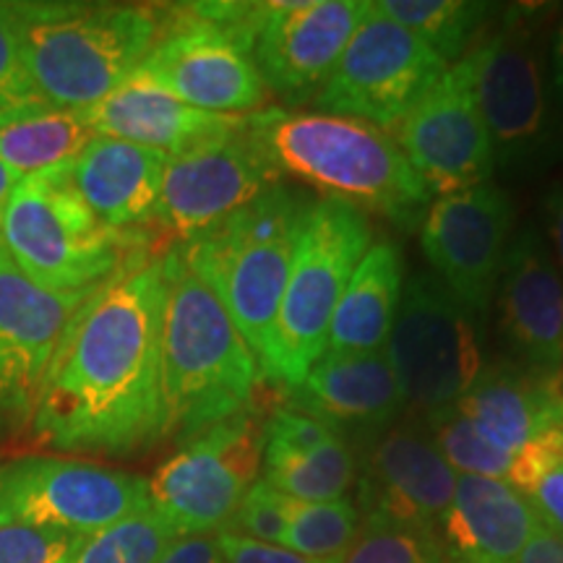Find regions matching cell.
<instances>
[{"mask_svg":"<svg viewBox=\"0 0 563 563\" xmlns=\"http://www.w3.org/2000/svg\"><path fill=\"white\" fill-rule=\"evenodd\" d=\"M165 264H125L70 316L34 415V439L131 456L162 441Z\"/></svg>","mask_w":563,"mask_h":563,"instance_id":"1","label":"cell"},{"mask_svg":"<svg viewBox=\"0 0 563 563\" xmlns=\"http://www.w3.org/2000/svg\"><path fill=\"white\" fill-rule=\"evenodd\" d=\"M245 131L277 175H292L327 201L373 211L402 230L422 224L431 191L389 133L355 118L282 108L245 115Z\"/></svg>","mask_w":563,"mask_h":563,"instance_id":"2","label":"cell"},{"mask_svg":"<svg viewBox=\"0 0 563 563\" xmlns=\"http://www.w3.org/2000/svg\"><path fill=\"white\" fill-rule=\"evenodd\" d=\"M165 264L162 311V439L188 443L249 410L262 368L230 313L175 249Z\"/></svg>","mask_w":563,"mask_h":563,"instance_id":"3","label":"cell"},{"mask_svg":"<svg viewBox=\"0 0 563 563\" xmlns=\"http://www.w3.org/2000/svg\"><path fill=\"white\" fill-rule=\"evenodd\" d=\"M34 84L53 108L87 110L136 74L162 37L136 5L0 3Z\"/></svg>","mask_w":563,"mask_h":563,"instance_id":"4","label":"cell"},{"mask_svg":"<svg viewBox=\"0 0 563 563\" xmlns=\"http://www.w3.org/2000/svg\"><path fill=\"white\" fill-rule=\"evenodd\" d=\"M308 207L306 196L277 183L222 228L178 249L188 269L230 313L269 382L274 321Z\"/></svg>","mask_w":563,"mask_h":563,"instance_id":"5","label":"cell"},{"mask_svg":"<svg viewBox=\"0 0 563 563\" xmlns=\"http://www.w3.org/2000/svg\"><path fill=\"white\" fill-rule=\"evenodd\" d=\"M462 60L496 170L511 180H530L563 162V118L530 16L509 13Z\"/></svg>","mask_w":563,"mask_h":563,"instance_id":"6","label":"cell"},{"mask_svg":"<svg viewBox=\"0 0 563 563\" xmlns=\"http://www.w3.org/2000/svg\"><path fill=\"white\" fill-rule=\"evenodd\" d=\"M0 238L5 256L40 287L58 295H91L129 264V245L136 235L97 220L63 165L16 183Z\"/></svg>","mask_w":563,"mask_h":563,"instance_id":"7","label":"cell"},{"mask_svg":"<svg viewBox=\"0 0 563 563\" xmlns=\"http://www.w3.org/2000/svg\"><path fill=\"white\" fill-rule=\"evenodd\" d=\"M371 241V222L361 209L311 201L274 321L272 382L292 389L321 361L332 316Z\"/></svg>","mask_w":563,"mask_h":563,"instance_id":"8","label":"cell"},{"mask_svg":"<svg viewBox=\"0 0 563 563\" xmlns=\"http://www.w3.org/2000/svg\"><path fill=\"white\" fill-rule=\"evenodd\" d=\"M477 319L435 274L405 282L397 319L384 344L405 410L420 420L456 407L485 368Z\"/></svg>","mask_w":563,"mask_h":563,"instance_id":"9","label":"cell"},{"mask_svg":"<svg viewBox=\"0 0 563 563\" xmlns=\"http://www.w3.org/2000/svg\"><path fill=\"white\" fill-rule=\"evenodd\" d=\"M264 422L243 410L183 443L150 477V504L180 534H220L258 481Z\"/></svg>","mask_w":563,"mask_h":563,"instance_id":"10","label":"cell"},{"mask_svg":"<svg viewBox=\"0 0 563 563\" xmlns=\"http://www.w3.org/2000/svg\"><path fill=\"white\" fill-rule=\"evenodd\" d=\"M150 506V481L63 456H19L0 464V525L81 538Z\"/></svg>","mask_w":563,"mask_h":563,"instance_id":"11","label":"cell"},{"mask_svg":"<svg viewBox=\"0 0 563 563\" xmlns=\"http://www.w3.org/2000/svg\"><path fill=\"white\" fill-rule=\"evenodd\" d=\"M446 68L449 63L418 34L371 3L329 81L316 95V108L394 131Z\"/></svg>","mask_w":563,"mask_h":563,"instance_id":"12","label":"cell"},{"mask_svg":"<svg viewBox=\"0 0 563 563\" xmlns=\"http://www.w3.org/2000/svg\"><path fill=\"white\" fill-rule=\"evenodd\" d=\"M277 183V170L243 125L220 141L167 157L154 222L188 245L222 228Z\"/></svg>","mask_w":563,"mask_h":563,"instance_id":"13","label":"cell"},{"mask_svg":"<svg viewBox=\"0 0 563 563\" xmlns=\"http://www.w3.org/2000/svg\"><path fill=\"white\" fill-rule=\"evenodd\" d=\"M517 207L496 183L439 196L420 228V249L443 285L475 316H485L501 279Z\"/></svg>","mask_w":563,"mask_h":563,"instance_id":"14","label":"cell"},{"mask_svg":"<svg viewBox=\"0 0 563 563\" xmlns=\"http://www.w3.org/2000/svg\"><path fill=\"white\" fill-rule=\"evenodd\" d=\"M368 11L371 0L256 3L245 53L266 89L287 100L319 95Z\"/></svg>","mask_w":563,"mask_h":563,"instance_id":"15","label":"cell"},{"mask_svg":"<svg viewBox=\"0 0 563 563\" xmlns=\"http://www.w3.org/2000/svg\"><path fill=\"white\" fill-rule=\"evenodd\" d=\"M391 136L435 196L467 191L488 183L496 173L490 139L464 60L443 70L439 81L394 125Z\"/></svg>","mask_w":563,"mask_h":563,"instance_id":"16","label":"cell"},{"mask_svg":"<svg viewBox=\"0 0 563 563\" xmlns=\"http://www.w3.org/2000/svg\"><path fill=\"white\" fill-rule=\"evenodd\" d=\"M89 295H58L0 253V433L32 428L70 316Z\"/></svg>","mask_w":563,"mask_h":563,"instance_id":"17","label":"cell"},{"mask_svg":"<svg viewBox=\"0 0 563 563\" xmlns=\"http://www.w3.org/2000/svg\"><path fill=\"white\" fill-rule=\"evenodd\" d=\"M136 74L180 102L217 115L258 112L269 95L251 55L191 11L183 13L178 26L162 32Z\"/></svg>","mask_w":563,"mask_h":563,"instance_id":"18","label":"cell"},{"mask_svg":"<svg viewBox=\"0 0 563 563\" xmlns=\"http://www.w3.org/2000/svg\"><path fill=\"white\" fill-rule=\"evenodd\" d=\"M456 473L422 422H397L373 435L361 483L365 519L441 538L452 509Z\"/></svg>","mask_w":563,"mask_h":563,"instance_id":"19","label":"cell"},{"mask_svg":"<svg viewBox=\"0 0 563 563\" xmlns=\"http://www.w3.org/2000/svg\"><path fill=\"white\" fill-rule=\"evenodd\" d=\"M498 329L514 361L530 371L563 368V279L538 224L511 238L498 279Z\"/></svg>","mask_w":563,"mask_h":563,"instance_id":"20","label":"cell"},{"mask_svg":"<svg viewBox=\"0 0 563 563\" xmlns=\"http://www.w3.org/2000/svg\"><path fill=\"white\" fill-rule=\"evenodd\" d=\"M287 391V407L323 422L340 435H376L405 410L402 391L384 350L323 352L308 376Z\"/></svg>","mask_w":563,"mask_h":563,"instance_id":"21","label":"cell"},{"mask_svg":"<svg viewBox=\"0 0 563 563\" xmlns=\"http://www.w3.org/2000/svg\"><path fill=\"white\" fill-rule=\"evenodd\" d=\"M84 115L97 136L131 141L167 157L220 141L245 125V115L196 110L139 74H131Z\"/></svg>","mask_w":563,"mask_h":563,"instance_id":"22","label":"cell"},{"mask_svg":"<svg viewBox=\"0 0 563 563\" xmlns=\"http://www.w3.org/2000/svg\"><path fill=\"white\" fill-rule=\"evenodd\" d=\"M456 410L485 441L517 456L563 428L561 373L530 371L519 363L485 365Z\"/></svg>","mask_w":563,"mask_h":563,"instance_id":"23","label":"cell"},{"mask_svg":"<svg viewBox=\"0 0 563 563\" xmlns=\"http://www.w3.org/2000/svg\"><path fill=\"white\" fill-rule=\"evenodd\" d=\"M264 483L308 504L347 498L357 462L347 441L292 407H277L264 422Z\"/></svg>","mask_w":563,"mask_h":563,"instance_id":"24","label":"cell"},{"mask_svg":"<svg viewBox=\"0 0 563 563\" xmlns=\"http://www.w3.org/2000/svg\"><path fill=\"white\" fill-rule=\"evenodd\" d=\"M538 522L540 511L509 483L456 475L441 543L449 563H517Z\"/></svg>","mask_w":563,"mask_h":563,"instance_id":"25","label":"cell"},{"mask_svg":"<svg viewBox=\"0 0 563 563\" xmlns=\"http://www.w3.org/2000/svg\"><path fill=\"white\" fill-rule=\"evenodd\" d=\"M167 154L131 141L95 136L68 165V178L84 203L110 230L131 232L154 222Z\"/></svg>","mask_w":563,"mask_h":563,"instance_id":"26","label":"cell"},{"mask_svg":"<svg viewBox=\"0 0 563 563\" xmlns=\"http://www.w3.org/2000/svg\"><path fill=\"white\" fill-rule=\"evenodd\" d=\"M402 256L389 241L371 243L344 287L329 327L327 352L384 350L402 298Z\"/></svg>","mask_w":563,"mask_h":563,"instance_id":"27","label":"cell"},{"mask_svg":"<svg viewBox=\"0 0 563 563\" xmlns=\"http://www.w3.org/2000/svg\"><path fill=\"white\" fill-rule=\"evenodd\" d=\"M95 136L84 110L53 108L0 129V162L26 178L70 165Z\"/></svg>","mask_w":563,"mask_h":563,"instance_id":"28","label":"cell"},{"mask_svg":"<svg viewBox=\"0 0 563 563\" xmlns=\"http://www.w3.org/2000/svg\"><path fill=\"white\" fill-rule=\"evenodd\" d=\"M376 9L410 30L443 60H462L490 5L464 0H382Z\"/></svg>","mask_w":563,"mask_h":563,"instance_id":"29","label":"cell"},{"mask_svg":"<svg viewBox=\"0 0 563 563\" xmlns=\"http://www.w3.org/2000/svg\"><path fill=\"white\" fill-rule=\"evenodd\" d=\"M178 538V527L150 504L121 522L81 534L66 563H159Z\"/></svg>","mask_w":563,"mask_h":563,"instance_id":"30","label":"cell"},{"mask_svg":"<svg viewBox=\"0 0 563 563\" xmlns=\"http://www.w3.org/2000/svg\"><path fill=\"white\" fill-rule=\"evenodd\" d=\"M361 534V514L347 498L340 501H290L282 548L321 563H342Z\"/></svg>","mask_w":563,"mask_h":563,"instance_id":"31","label":"cell"},{"mask_svg":"<svg viewBox=\"0 0 563 563\" xmlns=\"http://www.w3.org/2000/svg\"><path fill=\"white\" fill-rule=\"evenodd\" d=\"M439 454L446 460L456 475L490 477V481L509 483L514 460L517 456L501 452L475 431V426L456 407L441 410L431 418L420 420Z\"/></svg>","mask_w":563,"mask_h":563,"instance_id":"32","label":"cell"},{"mask_svg":"<svg viewBox=\"0 0 563 563\" xmlns=\"http://www.w3.org/2000/svg\"><path fill=\"white\" fill-rule=\"evenodd\" d=\"M509 485L525 493L540 517L563 534V428L517 454Z\"/></svg>","mask_w":563,"mask_h":563,"instance_id":"33","label":"cell"},{"mask_svg":"<svg viewBox=\"0 0 563 563\" xmlns=\"http://www.w3.org/2000/svg\"><path fill=\"white\" fill-rule=\"evenodd\" d=\"M342 563H449L439 534L365 519Z\"/></svg>","mask_w":563,"mask_h":563,"instance_id":"34","label":"cell"},{"mask_svg":"<svg viewBox=\"0 0 563 563\" xmlns=\"http://www.w3.org/2000/svg\"><path fill=\"white\" fill-rule=\"evenodd\" d=\"M47 110H53V104L34 84L16 34L0 13V129Z\"/></svg>","mask_w":563,"mask_h":563,"instance_id":"35","label":"cell"},{"mask_svg":"<svg viewBox=\"0 0 563 563\" xmlns=\"http://www.w3.org/2000/svg\"><path fill=\"white\" fill-rule=\"evenodd\" d=\"M290 501L285 493L274 490L269 483L256 481L245 498L238 506L235 517L224 532L243 534V538L258 540L266 545L285 543L287 534V517H290Z\"/></svg>","mask_w":563,"mask_h":563,"instance_id":"36","label":"cell"},{"mask_svg":"<svg viewBox=\"0 0 563 563\" xmlns=\"http://www.w3.org/2000/svg\"><path fill=\"white\" fill-rule=\"evenodd\" d=\"M76 534L0 525V563H66Z\"/></svg>","mask_w":563,"mask_h":563,"instance_id":"37","label":"cell"},{"mask_svg":"<svg viewBox=\"0 0 563 563\" xmlns=\"http://www.w3.org/2000/svg\"><path fill=\"white\" fill-rule=\"evenodd\" d=\"M217 538H220L224 563H321L302 559V555L287 551V548L258 543V540L243 538V534L235 532H220Z\"/></svg>","mask_w":563,"mask_h":563,"instance_id":"38","label":"cell"},{"mask_svg":"<svg viewBox=\"0 0 563 563\" xmlns=\"http://www.w3.org/2000/svg\"><path fill=\"white\" fill-rule=\"evenodd\" d=\"M159 563H224L217 534H183Z\"/></svg>","mask_w":563,"mask_h":563,"instance_id":"39","label":"cell"},{"mask_svg":"<svg viewBox=\"0 0 563 563\" xmlns=\"http://www.w3.org/2000/svg\"><path fill=\"white\" fill-rule=\"evenodd\" d=\"M543 228L548 251L563 279V180L553 183L543 196Z\"/></svg>","mask_w":563,"mask_h":563,"instance_id":"40","label":"cell"},{"mask_svg":"<svg viewBox=\"0 0 563 563\" xmlns=\"http://www.w3.org/2000/svg\"><path fill=\"white\" fill-rule=\"evenodd\" d=\"M517 563H563V534L540 517Z\"/></svg>","mask_w":563,"mask_h":563,"instance_id":"41","label":"cell"},{"mask_svg":"<svg viewBox=\"0 0 563 563\" xmlns=\"http://www.w3.org/2000/svg\"><path fill=\"white\" fill-rule=\"evenodd\" d=\"M551 81H553V91L555 100L563 108V21L555 30L553 37V47H551Z\"/></svg>","mask_w":563,"mask_h":563,"instance_id":"42","label":"cell"},{"mask_svg":"<svg viewBox=\"0 0 563 563\" xmlns=\"http://www.w3.org/2000/svg\"><path fill=\"white\" fill-rule=\"evenodd\" d=\"M19 180H21L19 175L11 173L9 167H5L3 162H0V228H3V214H5V207H9L11 191H13V188H16ZM0 253H5L3 251V238H0Z\"/></svg>","mask_w":563,"mask_h":563,"instance_id":"43","label":"cell"}]
</instances>
